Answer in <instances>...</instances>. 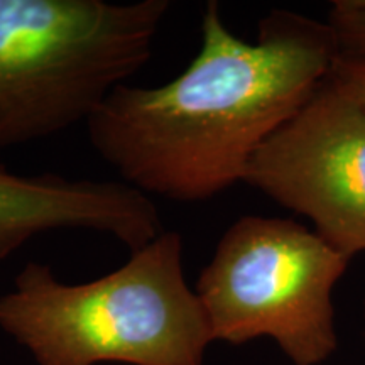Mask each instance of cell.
<instances>
[{
    "instance_id": "cell-1",
    "label": "cell",
    "mask_w": 365,
    "mask_h": 365,
    "mask_svg": "<svg viewBox=\"0 0 365 365\" xmlns=\"http://www.w3.org/2000/svg\"><path fill=\"white\" fill-rule=\"evenodd\" d=\"M336 59L327 22L277 9L247 43L212 0L188 68L159 86L118 85L85 124L88 140L122 182L149 198L203 202L244 181L255 153Z\"/></svg>"
},
{
    "instance_id": "cell-2",
    "label": "cell",
    "mask_w": 365,
    "mask_h": 365,
    "mask_svg": "<svg viewBox=\"0 0 365 365\" xmlns=\"http://www.w3.org/2000/svg\"><path fill=\"white\" fill-rule=\"evenodd\" d=\"M0 328L38 365H203L213 341L186 282L178 232H163L124 266L83 284L27 262L0 296Z\"/></svg>"
},
{
    "instance_id": "cell-3",
    "label": "cell",
    "mask_w": 365,
    "mask_h": 365,
    "mask_svg": "<svg viewBox=\"0 0 365 365\" xmlns=\"http://www.w3.org/2000/svg\"><path fill=\"white\" fill-rule=\"evenodd\" d=\"M168 0H0V149L88 122L145 66Z\"/></svg>"
},
{
    "instance_id": "cell-4",
    "label": "cell",
    "mask_w": 365,
    "mask_h": 365,
    "mask_svg": "<svg viewBox=\"0 0 365 365\" xmlns=\"http://www.w3.org/2000/svg\"><path fill=\"white\" fill-rule=\"evenodd\" d=\"M350 261L289 218H239L195 287L213 341L267 336L293 365L327 362L339 349L331 294Z\"/></svg>"
},
{
    "instance_id": "cell-5",
    "label": "cell",
    "mask_w": 365,
    "mask_h": 365,
    "mask_svg": "<svg viewBox=\"0 0 365 365\" xmlns=\"http://www.w3.org/2000/svg\"><path fill=\"white\" fill-rule=\"evenodd\" d=\"M244 182L309 218L346 257L365 252V105L330 73L255 153Z\"/></svg>"
},
{
    "instance_id": "cell-6",
    "label": "cell",
    "mask_w": 365,
    "mask_h": 365,
    "mask_svg": "<svg viewBox=\"0 0 365 365\" xmlns=\"http://www.w3.org/2000/svg\"><path fill=\"white\" fill-rule=\"evenodd\" d=\"M63 228L110 235L134 252L163 234V220L153 198L122 181L22 176L0 161V262Z\"/></svg>"
},
{
    "instance_id": "cell-7",
    "label": "cell",
    "mask_w": 365,
    "mask_h": 365,
    "mask_svg": "<svg viewBox=\"0 0 365 365\" xmlns=\"http://www.w3.org/2000/svg\"><path fill=\"white\" fill-rule=\"evenodd\" d=\"M327 24L335 39L339 58L365 65V0H336Z\"/></svg>"
},
{
    "instance_id": "cell-8",
    "label": "cell",
    "mask_w": 365,
    "mask_h": 365,
    "mask_svg": "<svg viewBox=\"0 0 365 365\" xmlns=\"http://www.w3.org/2000/svg\"><path fill=\"white\" fill-rule=\"evenodd\" d=\"M331 78L350 93L355 100L365 105V65L339 58L331 70Z\"/></svg>"
}]
</instances>
